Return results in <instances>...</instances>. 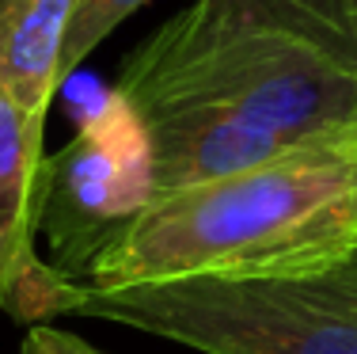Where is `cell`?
<instances>
[{
  "mask_svg": "<svg viewBox=\"0 0 357 354\" xmlns=\"http://www.w3.org/2000/svg\"><path fill=\"white\" fill-rule=\"evenodd\" d=\"M110 320L202 354H357V251L316 274L91 290L42 267L15 320Z\"/></svg>",
  "mask_w": 357,
  "mask_h": 354,
  "instance_id": "3",
  "label": "cell"
},
{
  "mask_svg": "<svg viewBox=\"0 0 357 354\" xmlns=\"http://www.w3.org/2000/svg\"><path fill=\"white\" fill-rule=\"evenodd\" d=\"M20 354H103V351H96L88 339H80V335L65 332L57 324H31Z\"/></svg>",
  "mask_w": 357,
  "mask_h": 354,
  "instance_id": "10",
  "label": "cell"
},
{
  "mask_svg": "<svg viewBox=\"0 0 357 354\" xmlns=\"http://www.w3.org/2000/svg\"><path fill=\"white\" fill-rule=\"evenodd\" d=\"M114 88L133 111L206 107L293 145L357 138V65L232 0H198L167 20Z\"/></svg>",
  "mask_w": 357,
  "mask_h": 354,
  "instance_id": "2",
  "label": "cell"
},
{
  "mask_svg": "<svg viewBox=\"0 0 357 354\" xmlns=\"http://www.w3.org/2000/svg\"><path fill=\"white\" fill-rule=\"evenodd\" d=\"M354 251L357 138H346L149 202L80 282L126 290L178 278H289L327 271Z\"/></svg>",
  "mask_w": 357,
  "mask_h": 354,
  "instance_id": "1",
  "label": "cell"
},
{
  "mask_svg": "<svg viewBox=\"0 0 357 354\" xmlns=\"http://www.w3.org/2000/svg\"><path fill=\"white\" fill-rule=\"evenodd\" d=\"M232 4L357 65V0H232Z\"/></svg>",
  "mask_w": 357,
  "mask_h": 354,
  "instance_id": "8",
  "label": "cell"
},
{
  "mask_svg": "<svg viewBox=\"0 0 357 354\" xmlns=\"http://www.w3.org/2000/svg\"><path fill=\"white\" fill-rule=\"evenodd\" d=\"M144 0H76V15L69 38H65V54H61V84L65 77L103 42L126 15H133Z\"/></svg>",
  "mask_w": 357,
  "mask_h": 354,
  "instance_id": "9",
  "label": "cell"
},
{
  "mask_svg": "<svg viewBox=\"0 0 357 354\" xmlns=\"http://www.w3.org/2000/svg\"><path fill=\"white\" fill-rule=\"evenodd\" d=\"M156 198L152 145L122 91H107L76 138L42 164L38 229L50 236L54 271L80 282L149 202Z\"/></svg>",
  "mask_w": 357,
  "mask_h": 354,
  "instance_id": "4",
  "label": "cell"
},
{
  "mask_svg": "<svg viewBox=\"0 0 357 354\" xmlns=\"http://www.w3.org/2000/svg\"><path fill=\"white\" fill-rule=\"evenodd\" d=\"M73 15L76 0H0V84L38 130L61 88Z\"/></svg>",
  "mask_w": 357,
  "mask_h": 354,
  "instance_id": "7",
  "label": "cell"
},
{
  "mask_svg": "<svg viewBox=\"0 0 357 354\" xmlns=\"http://www.w3.org/2000/svg\"><path fill=\"white\" fill-rule=\"evenodd\" d=\"M42 130L0 84V309L20 313L23 293L42 271L35 256L42 214Z\"/></svg>",
  "mask_w": 357,
  "mask_h": 354,
  "instance_id": "6",
  "label": "cell"
},
{
  "mask_svg": "<svg viewBox=\"0 0 357 354\" xmlns=\"http://www.w3.org/2000/svg\"><path fill=\"white\" fill-rule=\"evenodd\" d=\"M137 115L152 145L156 198L248 172V168H259L282 153L304 149L232 115L206 111V107H152V111Z\"/></svg>",
  "mask_w": 357,
  "mask_h": 354,
  "instance_id": "5",
  "label": "cell"
}]
</instances>
